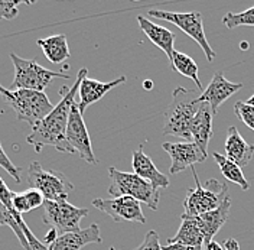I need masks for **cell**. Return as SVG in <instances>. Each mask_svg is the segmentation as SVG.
I'll return each mask as SVG.
<instances>
[{"label":"cell","mask_w":254,"mask_h":250,"mask_svg":"<svg viewBox=\"0 0 254 250\" xmlns=\"http://www.w3.org/2000/svg\"><path fill=\"white\" fill-rule=\"evenodd\" d=\"M87 76H88V70L81 68L74 85L71 88H66V87L63 88L65 93L61 101L54 107V110L42 122H39L35 127H32L31 135L26 138V141L35 148V152H41L44 146H54L58 152L74 154V151L69 148L66 142L65 135H66V126H68L71 107L75 103V95L78 93L79 84L82 79Z\"/></svg>","instance_id":"cell-1"},{"label":"cell","mask_w":254,"mask_h":250,"mask_svg":"<svg viewBox=\"0 0 254 250\" xmlns=\"http://www.w3.org/2000/svg\"><path fill=\"white\" fill-rule=\"evenodd\" d=\"M198 97L193 90L176 87L172 94V101L165 113L163 135H171L179 139L192 142L190 125L199 110Z\"/></svg>","instance_id":"cell-2"},{"label":"cell","mask_w":254,"mask_h":250,"mask_svg":"<svg viewBox=\"0 0 254 250\" xmlns=\"http://www.w3.org/2000/svg\"><path fill=\"white\" fill-rule=\"evenodd\" d=\"M0 95L3 101L15 111L16 119L26 122L35 127L42 122L54 110V104L49 101L47 94L33 90H9L0 85Z\"/></svg>","instance_id":"cell-3"},{"label":"cell","mask_w":254,"mask_h":250,"mask_svg":"<svg viewBox=\"0 0 254 250\" xmlns=\"http://www.w3.org/2000/svg\"><path fill=\"white\" fill-rule=\"evenodd\" d=\"M110 176V187L109 194L114 198L119 197H131L137 200L139 203L146 204L150 210H158L159 192L158 188H155L149 181L143 179L134 172L119 171L117 168H109Z\"/></svg>","instance_id":"cell-4"},{"label":"cell","mask_w":254,"mask_h":250,"mask_svg":"<svg viewBox=\"0 0 254 250\" xmlns=\"http://www.w3.org/2000/svg\"><path fill=\"white\" fill-rule=\"evenodd\" d=\"M192 173H193L195 188L193 189L190 188L187 192V197L184 200V208H185L184 214L199 217L221 205L224 198L228 195V185L222 184L218 179H208L205 187H202L193 167H192Z\"/></svg>","instance_id":"cell-5"},{"label":"cell","mask_w":254,"mask_h":250,"mask_svg":"<svg viewBox=\"0 0 254 250\" xmlns=\"http://www.w3.org/2000/svg\"><path fill=\"white\" fill-rule=\"evenodd\" d=\"M10 60L15 65V79L12 83V90H33L44 93L45 88L55 79H69V76L65 73L47 70L35 60L20 58L13 52L10 54Z\"/></svg>","instance_id":"cell-6"},{"label":"cell","mask_w":254,"mask_h":250,"mask_svg":"<svg viewBox=\"0 0 254 250\" xmlns=\"http://www.w3.org/2000/svg\"><path fill=\"white\" fill-rule=\"evenodd\" d=\"M28 182L38 189L47 201H64L74 189L72 182L60 171H45L41 164L32 162L28 168Z\"/></svg>","instance_id":"cell-7"},{"label":"cell","mask_w":254,"mask_h":250,"mask_svg":"<svg viewBox=\"0 0 254 250\" xmlns=\"http://www.w3.org/2000/svg\"><path fill=\"white\" fill-rule=\"evenodd\" d=\"M42 221L51 229H55L58 235L79 232V223L88 216V208H81L64 201H47L44 203Z\"/></svg>","instance_id":"cell-8"},{"label":"cell","mask_w":254,"mask_h":250,"mask_svg":"<svg viewBox=\"0 0 254 250\" xmlns=\"http://www.w3.org/2000/svg\"><path fill=\"white\" fill-rule=\"evenodd\" d=\"M147 15L155 17V19H162L174 23L181 31H184L190 38H192L199 47L202 48L205 58L211 63L215 58V51L209 47V42L206 41L205 31H204V22L202 16L199 12H166V10H149Z\"/></svg>","instance_id":"cell-9"},{"label":"cell","mask_w":254,"mask_h":250,"mask_svg":"<svg viewBox=\"0 0 254 250\" xmlns=\"http://www.w3.org/2000/svg\"><path fill=\"white\" fill-rule=\"evenodd\" d=\"M65 136L74 154H78L79 158H82L90 165L97 164V158L94 157L93 146H91V139H90L87 126L84 122L82 113L78 109V103H74L71 107Z\"/></svg>","instance_id":"cell-10"},{"label":"cell","mask_w":254,"mask_h":250,"mask_svg":"<svg viewBox=\"0 0 254 250\" xmlns=\"http://www.w3.org/2000/svg\"><path fill=\"white\" fill-rule=\"evenodd\" d=\"M93 205L97 210L106 213L116 223L136 221L140 224H146L147 221L143 214L140 203L131 197H119V198H110V200L95 198L93 200Z\"/></svg>","instance_id":"cell-11"},{"label":"cell","mask_w":254,"mask_h":250,"mask_svg":"<svg viewBox=\"0 0 254 250\" xmlns=\"http://www.w3.org/2000/svg\"><path fill=\"white\" fill-rule=\"evenodd\" d=\"M162 148L172 161L171 165L172 175L192 168L195 164H202L208 158V155L204 154L193 142H178V143L165 142Z\"/></svg>","instance_id":"cell-12"},{"label":"cell","mask_w":254,"mask_h":250,"mask_svg":"<svg viewBox=\"0 0 254 250\" xmlns=\"http://www.w3.org/2000/svg\"><path fill=\"white\" fill-rule=\"evenodd\" d=\"M243 88V84L240 83H231L222 76L221 71L215 73L214 77L211 80V83L208 84L205 90L199 94L198 97V103H208L211 106L212 111L217 114V111L220 109L222 103L230 98L231 95H234Z\"/></svg>","instance_id":"cell-13"},{"label":"cell","mask_w":254,"mask_h":250,"mask_svg":"<svg viewBox=\"0 0 254 250\" xmlns=\"http://www.w3.org/2000/svg\"><path fill=\"white\" fill-rule=\"evenodd\" d=\"M126 83V77L122 76L119 79L109 81V83H103V81H98V80H93L84 77L81 84H79V101H78V109L81 113H84L85 109L91 104L97 103L98 100H101L106 94L111 91L113 88H116L117 85L120 84H125Z\"/></svg>","instance_id":"cell-14"},{"label":"cell","mask_w":254,"mask_h":250,"mask_svg":"<svg viewBox=\"0 0 254 250\" xmlns=\"http://www.w3.org/2000/svg\"><path fill=\"white\" fill-rule=\"evenodd\" d=\"M214 116H215V113L212 111L211 106L208 103H201L199 110H198V113L193 117L192 125H190L192 142L204 154H206L209 141L212 139V133H214Z\"/></svg>","instance_id":"cell-15"},{"label":"cell","mask_w":254,"mask_h":250,"mask_svg":"<svg viewBox=\"0 0 254 250\" xmlns=\"http://www.w3.org/2000/svg\"><path fill=\"white\" fill-rule=\"evenodd\" d=\"M101 242L103 237L100 235V227L97 224H91L87 229H81L75 233L61 235L52 245L48 246V250H81L87 245Z\"/></svg>","instance_id":"cell-16"},{"label":"cell","mask_w":254,"mask_h":250,"mask_svg":"<svg viewBox=\"0 0 254 250\" xmlns=\"http://www.w3.org/2000/svg\"><path fill=\"white\" fill-rule=\"evenodd\" d=\"M137 22H139V26L140 29L144 32V35L156 45L160 48L168 60H169V67L172 68V63H174V42H175V33L172 31H169L168 28H163L158 23H153L150 22L147 17L144 16H137Z\"/></svg>","instance_id":"cell-17"},{"label":"cell","mask_w":254,"mask_h":250,"mask_svg":"<svg viewBox=\"0 0 254 250\" xmlns=\"http://www.w3.org/2000/svg\"><path fill=\"white\" fill-rule=\"evenodd\" d=\"M253 155L254 145L246 142L236 126H230L225 138V157L237 164L240 168H243L249 165V162L253 159Z\"/></svg>","instance_id":"cell-18"},{"label":"cell","mask_w":254,"mask_h":250,"mask_svg":"<svg viewBox=\"0 0 254 250\" xmlns=\"http://www.w3.org/2000/svg\"><path fill=\"white\" fill-rule=\"evenodd\" d=\"M131 167H133L134 173L142 176L143 179L149 181L155 188L160 189V188L169 187V178L159 171L155 167L153 161L143 152V145H140L139 149L133 152Z\"/></svg>","instance_id":"cell-19"},{"label":"cell","mask_w":254,"mask_h":250,"mask_svg":"<svg viewBox=\"0 0 254 250\" xmlns=\"http://www.w3.org/2000/svg\"><path fill=\"white\" fill-rule=\"evenodd\" d=\"M181 227L176 232V235L171 239H168V245L172 243H181L187 246H193V248H202L204 246V233H202V226L199 217H192L182 214L181 216Z\"/></svg>","instance_id":"cell-20"},{"label":"cell","mask_w":254,"mask_h":250,"mask_svg":"<svg viewBox=\"0 0 254 250\" xmlns=\"http://www.w3.org/2000/svg\"><path fill=\"white\" fill-rule=\"evenodd\" d=\"M230 208H231V200H230V195H227L218 208L199 216L201 226H202V233H204V239H205L204 245L214 240L215 235L225 224V221L228 220V216H230Z\"/></svg>","instance_id":"cell-21"},{"label":"cell","mask_w":254,"mask_h":250,"mask_svg":"<svg viewBox=\"0 0 254 250\" xmlns=\"http://www.w3.org/2000/svg\"><path fill=\"white\" fill-rule=\"evenodd\" d=\"M36 44H38V47L42 48L49 63L61 64L71 57L68 41L64 33L52 35V36L44 38V39H38Z\"/></svg>","instance_id":"cell-22"},{"label":"cell","mask_w":254,"mask_h":250,"mask_svg":"<svg viewBox=\"0 0 254 250\" xmlns=\"http://www.w3.org/2000/svg\"><path fill=\"white\" fill-rule=\"evenodd\" d=\"M214 159L218 164V167L221 169V173L224 175L225 179H228V181L240 185L243 191H247L250 188L249 181L246 179L244 173H243L241 168L238 167L237 164H234L233 161H230L225 155H221L218 152H214Z\"/></svg>","instance_id":"cell-23"},{"label":"cell","mask_w":254,"mask_h":250,"mask_svg":"<svg viewBox=\"0 0 254 250\" xmlns=\"http://www.w3.org/2000/svg\"><path fill=\"white\" fill-rule=\"evenodd\" d=\"M171 70L179 73V74L184 76V77L190 79L195 84H196V87L201 90V93L204 91L202 83H201L199 76H198V65H196V63L190 58V55H187V54H184V52L175 51L174 63H172V68H171Z\"/></svg>","instance_id":"cell-24"},{"label":"cell","mask_w":254,"mask_h":250,"mask_svg":"<svg viewBox=\"0 0 254 250\" xmlns=\"http://www.w3.org/2000/svg\"><path fill=\"white\" fill-rule=\"evenodd\" d=\"M222 23L228 29H234L238 26H254V6L241 12V13H233L228 12L222 17Z\"/></svg>","instance_id":"cell-25"},{"label":"cell","mask_w":254,"mask_h":250,"mask_svg":"<svg viewBox=\"0 0 254 250\" xmlns=\"http://www.w3.org/2000/svg\"><path fill=\"white\" fill-rule=\"evenodd\" d=\"M234 113L238 119L254 132V107L246 101H237L234 104Z\"/></svg>","instance_id":"cell-26"},{"label":"cell","mask_w":254,"mask_h":250,"mask_svg":"<svg viewBox=\"0 0 254 250\" xmlns=\"http://www.w3.org/2000/svg\"><path fill=\"white\" fill-rule=\"evenodd\" d=\"M0 167L7 172V173L15 179L16 182H20V171H22V169H20L19 167H16L15 164L10 161V158L6 155V152H4L1 143H0Z\"/></svg>","instance_id":"cell-27"},{"label":"cell","mask_w":254,"mask_h":250,"mask_svg":"<svg viewBox=\"0 0 254 250\" xmlns=\"http://www.w3.org/2000/svg\"><path fill=\"white\" fill-rule=\"evenodd\" d=\"M19 4H28L26 1H0V20H13L19 15L17 6Z\"/></svg>","instance_id":"cell-28"},{"label":"cell","mask_w":254,"mask_h":250,"mask_svg":"<svg viewBox=\"0 0 254 250\" xmlns=\"http://www.w3.org/2000/svg\"><path fill=\"white\" fill-rule=\"evenodd\" d=\"M134 250H162L160 237H159L158 232H155V230L147 232L146 236H144V240H143L142 245Z\"/></svg>","instance_id":"cell-29"},{"label":"cell","mask_w":254,"mask_h":250,"mask_svg":"<svg viewBox=\"0 0 254 250\" xmlns=\"http://www.w3.org/2000/svg\"><path fill=\"white\" fill-rule=\"evenodd\" d=\"M23 192H25V197H26V200H28V204H29L31 211L32 210H35V208H38V207H41V205H44V203H45L44 195H42L38 189L29 188L28 191H23Z\"/></svg>","instance_id":"cell-30"},{"label":"cell","mask_w":254,"mask_h":250,"mask_svg":"<svg viewBox=\"0 0 254 250\" xmlns=\"http://www.w3.org/2000/svg\"><path fill=\"white\" fill-rule=\"evenodd\" d=\"M12 204H13V208H15L17 213H20V214H25V213H29L31 211L28 200L25 197V192H13Z\"/></svg>","instance_id":"cell-31"},{"label":"cell","mask_w":254,"mask_h":250,"mask_svg":"<svg viewBox=\"0 0 254 250\" xmlns=\"http://www.w3.org/2000/svg\"><path fill=\"white\" fill-rule=\"evenodd\" d=\"M162 250H202V248H193V246H187V245H181V243H172V245L162 246Z\"/></svg>","instance_id":"cell-32"},{"label":"cell","mask_w":254,"mask_h":250,"mask_svg":"<svg viewBox=\"0 0 254 250\" xmlns=\"http://www.w3.org/2000/svg\"><path fill=\"white\" fill-rule=\"evenodd\" d=\"M58 237H60V235H58V232H57L55 229H49V232H48L47 235H45V237L42 239V243L48 248V246L52 245Z\"/></svg>","instance_id":"cell-33"},{"label":"cell","mask_w":254,"mask_h":250,"mask_svg":"<svg viewBox=\"0 0 254 250\" xmlns=\"http://www.w3.org/2000/svg\"><path fill=\"white\" fill-rule=\"evenodd\" d=\"M224 249L225 250H240V243L236 239L230 237L224 242Z\"/></svg>","instance_id":"cell-34"},{"label":"cell","mask_w":254,"mask_h":250,"mask_svg":"<svg viewBox=\"0 0 254 250\" xmlns=\"http://www.w3.org/2000/svg\"><path fill=\"white\" fill-rule=\"evenodd\" d=\"M204 248H205V250H225L224 249V246H221L218 242H215V240H211L209 243H206V245H204Z\"/></svg>","instance_id":"cell-35"},{"label":"cell","mask_w":254,"mask_h":250,"mask_svg":"<svg viewBox=\"0 0 254 250\" xmlns=\"http://www.w3.org/2000/svg\"><path fill=\"white\" fill-rule=\"evenodd\" d=\"M143 88L144 90H152L153 88V81L152 80H144L143 81Z\"/></svg>","instance_id":"cell-36"},{"label":"cell","mask_w":254,"mask_h":250,"mask_svg":"<svg viewBox=\"0 0 254 250\" xmlns=\"http://www.w3.org/2000/svg\"><path fill=\"white\" fill-rule=\"evenodd\" d=\"M246 103H247V104H250V106H253V107H254V95H252L250 98H247V100H246Z\"/></svg>","instance_id":"cell-37"},{"label":"cell","mask_w":254,"mask_h":250,"mask_svg":"<svg viewBox=\"0 0 254 250\" xmlns=\"http://www.w3.org/2000/svg\"><path fill=\"white\" fill-rule=\"evenodd\" d=\"M241 48H243V49H247V42H243V44H241Z\"/></svg>","instance_id":"cell-38"},{"label":"cell","mask_w":254,"mask_h":250,"mask_svg":"<svg viewBox=\"0 0 254 250\" xmlns=\"http://www.w3.org/2000/svg\"><path fill=\"white\" fill-rule=\"evenodd\" d=\"M110 250H123V249H114V248H110Z\"/></svg>","instance_id":"cell-39"}]
</instances>
